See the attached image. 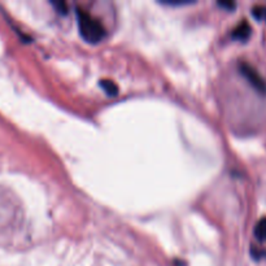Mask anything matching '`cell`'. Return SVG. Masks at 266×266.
<instances>
[{
  "label": "cell",
  "instance_id": "277c9868",
  "mask_svg": "<svg viewBox=\"0 0 266 266\" xmlns=\"http://www.w3.org/2000/svg\"><path fill=\"white\" fill-rule=\"evenodd\" d=\"M99 83L100 87H102L103 90H104L109 96H116L117 94H118V86H117L116 82L112 81V79L105 78V79H102Z\"/></svg>",
  "mask_w": 266,
  "mask_h": 266
},
{
  "label": "cell",
  "instance_id": "3957f363",
  "mask_svg": "<svg viewBox=\"0 0 266 266\" xmlns=\"http://www.w3.org/2000/svg\"><path fill=\"white\" fill-rule=\"evenodd\" d=\"M249 35H251V25L245 20H243L233 30V36L235 39H239V40H247Z\"/></svg>",
  "mask_w": 266,
  "mask_h": 266
},
{
  "label": "cell",
  "instance_id": "8992f818",
  "mask_svg": "<svg viewBox=\"0 0 266 266\" xmlns=\"http://www.w3.org/2000/svg\"><path fill=\"white\" fill-rule=\"evenodd\" d=\"M252 15L257 20H266V6H254L252 8Z\"/></svg>",
  "mask_w": 266,
  "mask_h": 266
},
{
  "label": "cell",
  "instance_id": "52a82bcc",
  "mask_svg": "<svg viewBox=\"0 0 266 266\" xmlns=\"http://www.w3.org/2000/svg\"><path fill=\"white\" fill-rule=\"evenodd\" d=\"M51 3L59 13H61V15H66L68 13V4L64 0H52Z\"/></svg>",
  "mask_w": 266,
  "mask_h": 266
},
{
  "label": "cell",
  "instance_id": "7a4b0ae2",
  "mask_svg": "<svg viewBox=\"0 0 266 266\" xmlns=\"http://www.w3.org/2000/svg\"><path fill=\"white\" fill-rule=\"evenodd\" d=\"M239 69L240 73L248 79L249 83H251L256 90H258L260 93H266V81L263 79L262 75L257 72V69L248 63H240Z\"/></svg>",
  "mask_w": 266,
  "mask_h": 266
},
{
  "label": "cell",
  "instance_id": "6da1fadb",
  "mask_svg": "<svg viewBox=\"0 0 266 266\" xmlns=\"http://www.w3.org/2000/svg\"><path fill=\"white\" fill-rule=\"evenodd\" d=\"M77 20L79 34L87 43L96 45L105 38L107 33H105V27L103 26L102 22L88 12H86L84 9H82L81 7H77Z\"/></svg>",
  "mask_w": 266,
  "mask_h": 266
},
{
  "label": "cell",
  "instance_id": "5b68a950",
  "mask_svg": "<svg viewBox=\"0 0 266 266\" xmlns=\"http://www.w3.org/2000/svg\"><path fill=\"white\" fill-rule=\"evenodd\" d=\"M254 235L261 242H266V217H262L260 221L256 224L254 228Z\"/></svg>",
  "mask_w": 266,
  "mask_h": 266
},
{
  "label": "cell",
  "instance_id": "9c48e42d",
  "mask_svg": "<svg viewBox=\"0 0 266 266\" xmlns=\"http://www.w3.org/2000/svg\"><path fill=\"white\" fill-rule=\"evenodd\" d=\"M218 6L224 7V8H229V9L235 8V3H234V2H218Z\"/></svg>",
  "mask_w": 266,
  "mask_h": 266
},
{
  "label": "cell",
  "instance_id": "ba28073f",
  "mask_svg": "<svg viewBox=\"0 0 266 266\" xmlns=\"http://www.w3.org/2000/svg\"><path fill=\"white\" fill-rule=\"evenodd\" d=\"M161 3L171 7H181V6H187V4H192L194 2H187V0H162Z\"/></svg>",
  "mask_w": 266,
  "mask_h": 266
}]
</instances>
